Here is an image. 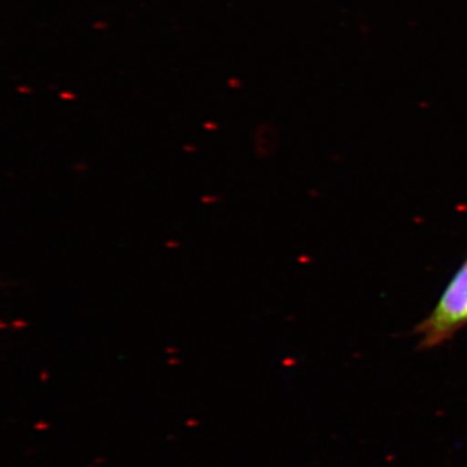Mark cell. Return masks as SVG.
I'll return each mask as SVG.
<instances>
[{
  "mask_svg": "<svg viewBox=\"0 0 467 467\" xmlns=\"http://www.w3.org/2000/svg\"><path fill=\"white\" fill-rule=\"evenodd\" d=\"M467 326V256L441 292L436 306L414 327L418 349L438 348Z\"/></svg>",
  "mask_w": 467,
  "mask_h": 467,
  "instance_id": "obj_1",
  "label": "cell"
},
{
  "mask_svg": "<svg viewBox=\"0 0 467 467\" xmlns=\"http://www.w3.org/2000/svg\"><path fill=\"white\" fill-rule=\"evenodd\" d=\"M26 322H24V321H15L14 322L15 328L26 327Z\"/></svg>",
  "mask_w": 467,
  "mask_h": 467,
  "instance_id": "obj_2",
  "label": "cell"
},
{
  "mask_svg": "<svg viewBox=\"0 0 467 467\" xmlns=\"http://www.w3.org/2000/svg\"><path fill=\"white\" fill-rule=\"evenodd\" d=\"M217 201L218 199L214 198V196H204V198H202V202H213Z\"/></svg>",
  "mask_w": 467,
  "mask_h": 467,
  "instance_id": "obj_3",
  "label": "cell"
}]
</instances>
